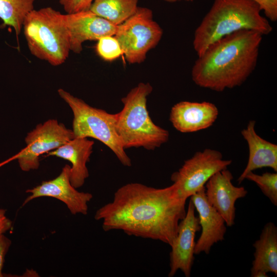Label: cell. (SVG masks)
<instances>
[{
  "instance_id": "1",
  "label": "cell",
  "mask_w": 277,
  "mask_h": 277,
  "mask_svg": "<svg viewBox=\"0 0 277 277\" xmlns=\"http://www.w3.org/2000/svg\"><path fill=\"white\" fill-rule=\"evenodd\" d=\"M186 199L175 184L156 188L138 183L120 187L112 200L95 212L105 231L122 230L129 235L160 241L171 245L185 217Z\"/></svg>"
},
{
  "instance_id": "2",
  "label": "cell",
  "mask_w": 277,
  "mask_h": 277,
  "mask_svg": "<svg viewBox=\"0 0 277 277\" xmlns=\"http://www.w3.org/2000/svg\"><path fill=\"white\" fill-rule=\"evenodd\" d=\"M263 36L244 29L215 41L195 61L193 82L216 92L241 86L256 66Z\"/></svg>"
},
{
  "instance_id": "3",
  "label": "cell",
  "mask_w": 277,
  "mask_h": 277,
  "mask_svg": "<svg viewBox=\"0 0 277 277\" xmlns=\"http://www.w3.org/2000/svg\"><path fill=\"white\" fill-rule=\"evenodd\" d=\"M259 5L252 0H214L209 11L194 31L193 46L197 56L218 39L246 29L267 35L272 31Z\"/></svg>"
},
{
  "instance_id": "4",
  "label": "cell",
  "mask_w": 277,
  "mask_h": 277,
  "mask_svg": "<svg viewBox=\"0 0 277 277\" xmlns=\"http://www.w3.org/2000/svg\"><path fill=\"white\" fill-rule=\"evenodd\" d=\"M152 90L149 83H140L121 99L124 106L116 113V129L125 149L154 150L169 140L168 131L155 124L149 116L147 101Z\"/></svg>"
},
{
  "instance_id": "5",
  "label": "cell",
  "mask_w": 277,
  "mask_h": 277,
  "mask_svg": "<svg viewBox=\"0 0 277 277\" xmlns=\"http://www.w3.org/2000/svg\"><path fill=\"white\" fill-rule=\"evenodd\" d=\"M23 28L33 56L54 66L65 63L71 51L64 14L50 7L34 9L26 16Z\"/></svg>"
},
{
  "instance_id": "6",
  "label": "cell",
  "mask_w": 277,
  "mask_h": 277,
  "mask_svg": "<svg viewBox=\"0 0 277 277\" xmlns=\"http://www.w3.org/2000/svg\"><path fill=\"white\" fill-rule=\"evenodd\" d=\"M57 92L73 112L72 130L74 137H91L98 140L110 149L122 165L130 167L131 160L126 153L116 131V113H109L92 107L63 89H58Z\"/></svg>"
},
{
  "instance_id": "7",
  "label": "cell",
  "mask_w": 277,
  "mask_h": 277,
  "mask_svg": "<svg viewBox=\"0 0 277 277\" xmlns=\"http://www.w3.org/2000/svg\"><path fill=\"white\" fill-rule=\"evenodd\" d=\"M163 30L153 18L152 11L138 7L133 14L117 26L114 36L118 42L126 61L141 64L147 53L161 41Z\"/></svg>"
},
{
  "instance_id": "8",
  "label": "cell",
  "mask_w": 277,
  "mask_h": 277,
  "mask_svg": "<svg viewBox=\"0 0 277 277\" xmlns=\"http://www.w3.org/2000/svg\"><path fill=\"white\" fill-rule=\"evenodd\" d=\"M74 138L72 129L56 119L39 124L25 138L26 146L17 154L0 163V167L17 160L21 169L29 171L39 167V156L57 149Z\"/></svg>"
},
{
  "instance_id": "9",
  "label": "cell",
  "mask_w": 277,
  "mask_h": 277,
  "mask_svg": "<svg viewBox=\"0 0 277 277\" xmlns=\"http://www.w3.org/2000/svg\"><path fill=\"white\" fill-rule=\"evenodd\" d=\"M230 160H224L218 150L205 149L196 152L173 172L171 180L176 185L180 195L187 200L202 188L215 173L227 169Z\"/></svg>"
},
{
  "instance_id": "10",
  "label": "cell",
  "mask_w": 277,
  "mask_h": 277,
  "mask_svg": "<svg viewBox=\"0 0 277 277\" xmlns=\"http://www.w3.org/2000/svg\"><path fill=\"white\" fill-rule=\"evenodd\" d=\"M71 166L65 165L60 174L55 178L43 181L39 185L27 189L26 192L30 194L22 204V207L31 201L41 197L56 199L64 203L73 215L87 214L88 203L93 198L89 192H80L70 182Z\"/></svg>"
},
{
  "instance_id": "11",
  "label": "cell",
  "mask_w": 277,
  "mask_h": 277,
  "mask_svg": "<svg viewBox=\"0 0 277 277\" xmlns=\"http://www.w3.org/2000/svg\"><path fill=\"white\" fill-rule=\"evenodd\" d=\"M195 210L190 199L185 216L180 222L177 234L170 245L169 277L173 276L179 270L186 277L190 276L194 260L195 234L201 229Z\"/></svg>"
},
{
  "instance_id": "12",
  "label": "cell",
  "mask_w": 277,
  "mask_h": 277,
  "mask_svg": "<svg viewBox=\"0 0 277 277\" xmlns=\"http://www.w3.org/2000/svg\"><path fill=\"white\" fill-rule=\"evenodd\" d=\"M233 175L227 169L215 173L205 185L208 203L221 214L227 226L234 225L236 201L247 194L244 187L234 186Z\"/></svg>"
},
{
  "instance_id": "13",
  "label": "cell",
  "mask_w": 277,
  "mask_h": 277,
  "mask_svg": "<svg viewBox=\"0 0 277 277\" xmlns=\"http://www.w3.org/2000/svg\"><path fill=\"white\" fill-rule=\"evenodd\" d=\"M64 19L69 36L70 51L77 54L82 52L85 42L114 35L117 28V26L89 10L66 13Z\"/></svg>"
},
{
  "instance_id": "14",
  "label": "cell",
  "mask_w": 277,
  "mask_h": 277,
  "mask_svg": "<svg viewBox=\"0 0 277 277\" xmlns=\"http://www.w3.org/2000/svg\"><path fill=\"white\" fill-rule=\"evenodd\" d=\"M205 187L191 196L195 209L199 214L201 234L195 243L194 254L210 253L214 244L224 239L226 225L221 214L208 203Z\"/></svg>"
},
{
  "instance_id": "15",
  "label": "cell",
  "mask_w": 277,
  "mask_h": 277,
  "mask_svg": "<svg viewBox=\"0 0 277 277\" xmlns=\"http://www.w3.org/2000/svg\"><path fill=\"white\" fill-rule=\"evenodd\" d=\"M219 110L209 102L181 101L171 108L169 120L182 133H192L207 129L217 118Z\"/></svg>"
},
{
  "instance_id": "16",
  "label": "cell",
  "mask_w": 277,
  "mask_h": 277,
  "mask_svg": "<svg viewBox=\"0 0 277 277\" xmlns=\"http://www.w3.org/2000/svg\"><path fill=\"white\" fill-rule=\"evenodd\" d=\"M255 125V121L250 120L246 128L241 131L248 146L249 156L246 167L237 180L239 184L247 173L258 169L269 167L277 172V145L258 134Z\"/></svg>"
},
{
  "instance_id": "17",
  "label": "cell",
  "mask_w": 277,
  "mask_h": 277,
  "mask_svg": "<svg viewBox=\"0 0 277 277\" xmlns=\"http://www.w3.org/2000/svg\"><path fill=\"white\" fill-rule=\"evenodd\" d=\"M94 143L86 137H74L46 154L67 160L71 164L70 182L75 188L82 187L89 177L87 163L89 161Z\"/></svg>"
},
{
  "instance_id": "18",
  "label": "cell",
  "mask_w": 277,
  "mask_h": 277,
  "mask_svg": "<svg viewBox=\"0 0 277 277\" xmlns=\"http://www.w3.org/2000/svg\"><path fill=\"white\" fill-rule=\"evenodd\" d=\"M255 249L251 269V277H266L268 272L277 275V227L268 222L262 230L259 239L253 245Z\"/></svg>"
},
{
  "instance_id": "19",
  "label": "cell",
  "mask_w": 277,
  "mask_h": 277,
  "mask_svg": "<svg viewBox=\"0 0 277 277\" xmlns=\"http://www.w3.org/2000/svg\"><path fill=\"white\" fill-rule=\"evenodd\" d=\"M139 0H93L89 10L118 26L136 11Z\"/></svg>"
},
{
  "instance_id": "20",
  "label": "cell",
  "mask_w": 277,
  "mask_h": 277,
  "mask_svg": "<svg viewBox=\"0 0 277 277\" xmlns=\"http://www.w3.org/2000/svg\"><path fill=\"white\" fill-rule=\"evenodd\" d=\"M35 0H0V19L19 35L27 15L34 9Z\"/></svg>"
},
{
  "instance_id": "21",
  "label": "cell",
  "mask_w": 277,
  "mask_h": 277,
  "mask_svg": "<svg viewBox=\"0 0 277 277\" xmlns=\"http://www.w3.org/2000/svg\"><path fill=\"white\" fill-rule=\"evenodd\" d=\"M245 179L254 182L270 202L277 206L276 172H266L261 175L250 172L245 176Z\"/></svg>"
},
{
  "instance_id": "22",
  "label": "cell",
  "mask_w": 277,
  "mask_h": 277,
  "mask_svg": "<svg viewBox=\"0 0 277 277\" xmlns=\"http://www.w3.org/2000/svg\"><path fill=\"white\" fill-rule=\"evenodd\" d=\"M97 41L96 52L103 60L113 61L123 54L120 44L114 35L105 36Z\"/></svg>"
},
{
  "instance_id": "23",
  "label": "cell",
  "mask_w": 277,
  "mask_h": 277,
  "mask_svg": "<svg viewBox=\"0 0 277 277\" xmlns=\"http://www.w3.org/2000/svg\"><path fill=\"white\" fill-rule=\"evenodd\" d=\"M93 0H59L67 13L89 10Z\"/></svg>"
},
{
  "instance_id": "24",
  "label": "cell",
  "mask_w": 277,
  "mask_h": 277,
  "mask_svg": "<svg viewBox=\"0 0 277 277\" xmlns=\"http://www.w3.org/2000/svg\"><path fill=\"white\" fill-rule=\"evenodd\" d=\"M257 3L267 18L272 22L277 21V0H252Z\"/></svg>"
},
{
  "instance_id": "25",
  "label": "cell",
  "mask_w": 277,
  "mask_h": 277,
  "mask_svg": "<svg viewBox=\"0 0 277 277\" xmlns=\"http://www.w3.org/2000/svg\"><path fill=\"white\" fill-rule=\"evenodd\" d=\"M11 241L4 234H0V277H3V268L5 256L11 246Z\"/></svg>"
},
{
  "instance_id": "26",
  "label": "cell",
  "mask_w": 277,
  "mask_h": 277,
  "mask_svg": "<svg viewBox=\"0 0 277 277\" xmlns=\"http://www.w3.org/2000/svg\"><path fill=\"white\" fill-rule=\"evenodd\" d=\"M6 210L0 208V234L9 230L12 226V221L6 215Z\"/></svg>"
},
{
  "instance_id": "27",
  "label": "cell",
  "mask_w": 277,
  "mask_h": 277,
  "mask_svg": "<svg viewBox=\"0 0 277 277\" xmlns=\"http://www.w3.org/2000/svg\"><path fill=\"white\" fill-rule=\"evenodd\" d=\"M162 1H164L166 2H168V3H174V2H176L181 1H192L193 0H162Z\"/></svg>"
}]
</instances>
